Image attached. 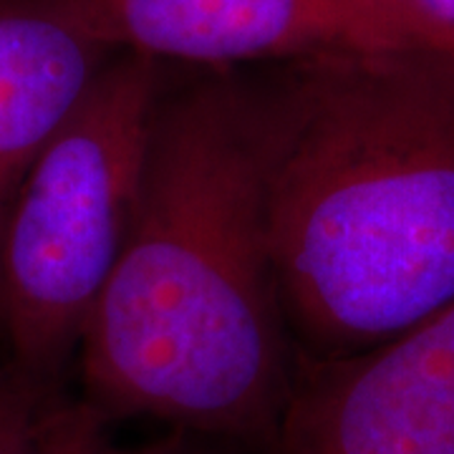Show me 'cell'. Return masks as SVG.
I'll list each match as a JSON object with an SVG mask.
<instances>
[{
	"mask_svg": "<svg viewBox=\"0 0 454 454\" xmlns=\"http://www.w3.org/2000/svg\"><path fill=\"white\" fill-rule=\"evenodd\" d=\"M41 417L23 391L0 384V454H38Z\"/></svg>",
	"mask_w": 454,
	"mask_h": 454,
	"instance_id": "ba28073f",
	"label": "cell"
},
{
	"mask_svg": "<svg viewBox=\"0 0 454 454\" xmlns=\"http://www.w3.org/2000/svg\"><path fill=\"white\" fill-rule=\"evenodd\" d=\"M116 53L68 0H0V227L33 160Z\"/></svg>",
	"mask_w": 454,
	"mask_h": 454,
	"instance_id": "8992f818",
	"label": "cell"
},
{
	"mask_svg": "<svg viewBox=\"0 0 454 454\" xmlns=\"http://www.w3.org/2000/svg\"><path fill=\"white\" fill-rule=\"evenodd\" d=\"M79 346L101 417L276 437L298 369L235 74L160 97L129 238Z\"/></svg>",
	"mask_w": 454,
	"mask_h": 454,
	"instance_id": "7a4b0ae2",
	"label": "cell"
},
{
	"mask_svg": "<svg viewBox=\"0 0 454 454\" xmlns=\"http://www.w3.org/2000/svg\"><path fill=\"white\" fill-rule=\"evenodd\" d=\"M235 79L303 364L358 354L454 303V56L325 53Z\"/></svg>",
	"mask_w": 454,
	"mask_h": 454,
	"instance_id": "6da1fadb",
	"label": "cell"
},
{
	"mask_svg": "<svg viewBox=\"0 0 454 454\" xmlns=\"http://www.w3.org/2000/svg\"><path fill=\"white\" fill-rule=\"evenodd\" d=\"M101 41L154 61L230 68L427 49L396 0H68Z\"/></svg>",
	"mask_w": 454,
	"mask_h": 454,
	"instance_id": "5b68a950",
	"label": "cell"
},
{
	"mask_svg": "<svg viewBox=\"0 0 454 454\" xmlns=\"http://www.w3.org/2000/svg\"><path fill=\"white\" fill-rule=\"evenodd\" d=\"M38 454H205L187 439L172 437L142 447H124L109 439L104 417L94 406L59 409L41 417Z\"/></svg>",
	"mask_w": 454,
	"mask_h": 454,
	"instance_id": "52a82bcc",
	"label": "cell"
},
{
	"mask_svg": "<svg viewBox=\"0 0 454 454\" xmlns=\"http://www.w3.org/2000/svg\"><path fill=\"white\" fill-rule=\"evenodd\" d=\"M424 46L454 56V0H396Z\"/></svg>",
	"mask_w": 454,
	"mask_h": 454,
	"instance_id": "9c48e42d",
	"label": "cell"
},
{
	"mask_svg": "<svg viewBox=\"0 0 454 454\" xmlns=\"http://www.w3.org/2000/svg\"><path fill=\"white\" fill-rule=\"evenodd\" d=\"M276 454H454V303L358 354L301 364Z\"/></svg>",
	"mask_w": 454,
	"mask_h": 454,
	"instance_id": "277c9868",
	"label": "cell"
},
{
	"mask_svg": "<svg viewBox=\"0 0 454 454\" xmlns=\"http://www.w3.org/2000/svg\"><path fill=\"white\" fill-rule=\"evenodd\" d=\"M160 97L157 61L119 51L5 210L0 316L33 372H51L82 343L129 238Z\"/></svg>",
	"mask_w": 454,
	"mask_h": 454,
	"instance_id": "3957f363",
	"label": "cell"
}]
</instances>
